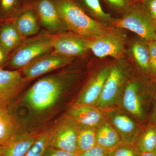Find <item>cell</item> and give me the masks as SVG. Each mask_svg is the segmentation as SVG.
Instances as JSON below:
<instances>
[{
  "label": "cell",
  "mask_w": 156,
  "mask_h": 156,
  "mask_svg": "<svg viewBox=\"0 0 156 156\" xmlns=\"http://www.w3.org/2000/svg\"><path fill=\"white\" fill-rule=\"evenodd\" d=\"M89 39L69 31L55 35L53 50L63 56L77 58L89 51Z\"/></svg>",
  "instance_id": "obj_12"
},
{
  "label": "cell",
  "mask_w": 156,
  "mask_h": 156,
  "mask_svg": "<svg viewBox=\"0 0 156 156\" xmlns=\"http://www.w3.org/2000/svg\"><path fill=\"white\" fill-rule=\"evenodd\" d=\"M0 156H2V154H0Z\"/></svg>",
  "instance_id": "obj_40"
},
{
  "label": "cell",
  "mask_w": 156,
  "mask_h": 156,
  "mask_svg": "<svg viewBox=\"0 0 156 156\" xmlns=\"http://www.w3.org/2000/svg\"><path fill=\"white\" fill-rule=\"evenodd\" d=\"M104 114L119 135L121 144L134 146L143 124L125 111L117 108L107 110Z\"/></svg>",
  "instance_id": "obj_8"
},
{
  "label": "cell",
  "mask_w": 156,
  "mask_h": 156,
  "mask_svg": "<svg viewBox=\"0 0 156 156\" xmlns=\"http://www.w3.org/2000/svg\"><path fill=\"white\" fill-rule=\"evenodd\" d=\"M105 1L114 11L124 13L132 4L129 0H105Z\"/></svg>",
  "instance_id": "obj_29"
},
{
  "label": "cell",
  "mask_w": 156,
  "mask_h": 156,
  "mask_svg": "<svg viewBox=\"0 0 156 156\" xmlns=\"http://www.w3.org/2000/svg\"><path fill=\"white\" fill-rule=\"evenodd\" d=\"M10 54L0 45V68L2 67L4 65L9 61Z\"/></svg>",
  "instance_id": "obj_34"
},
{
  "label": "cell",
  "mask_w": 156,
  "mask_h": 156,
  "mask_svg": "<svg viewBox=\"0 0 156 156\" xmlns=\"http://www.w3.org/2000/svg\"><path fill=\"white\" fill-rule=\"evenodd\" d=\"M24 8L23 0H0V23L14 20Z\"/></svg>",
  "instance_id": "obj_24"
},
{
  "label": "cell",
  "mask_w": 156,
  "mask_h": 156,
  "mask_svg": "<svg viewBox=\"0 0 156 156\" xmlns=\"http://www.w3.org/2000/svg\"><path fill=\"white\" fill-rule=\"evenodd\" d=\"M154 152L155 153V154L156 155V144L155 145V147L154 149Z\"/></svg>",
  "instance_id": "obj_37"
},
{
  "label": "cell",
  "mask_w": 156,
  "mask_h": 156,
  "mask_svg": "<svg viewBox=\"0 0 156 156\" xmlns=\"http://www.w3.org/2000/svg\"><path fill=\"white\" fill-rule=\"evenodd\" d=\"M14 22L20 33L25 38L35 35L41 31L38 16L31 7H25Z\"/></svg>",
  "instance_id": "obj_17"
},
{
  "label": "cell",
  "mask_w": 156,
  "mask_h": 156,
  "mask_svg": "<svg viewBox=\"0 0 156 156\" xmlns=\"http://www.w3.org/2000/svg\"><path fill=\"white\" fill-rule=\"evenodd\" d=\"M79 154L48 147L42 156H79Z\"/></svg>",
  "instance_id": "obj_31"
},
{
  "label": "cell",
  "mask_w": 156,
  "mask_h": 156,
  "mask_svg": "<svg viewBox=\"0 0 156 156\" xmlns=\"http://www.w3.org/2000/svg\"><path fill=\"white\" fill-rule=\"evenodd\" d=\"M96 128L80 126L77 136L79 154L86 151L96 144Z\"/></svg>",
  "instance_id": "obj_25"
},
{
  "label": "cell",
  "mask_w": 156,
  "mask_h": 156,
  "mask_svg": "<svg viewBox=\"0 0 156 156\" xmlns=\"http://www.w3.org/2000/svg\"><path fill=\"white\" fill-rule=\"evenodd\" d=\"M69 32L89 39L105 35L116 27L95 20L83 11L76 0H53Z\"/></svg>",
  "instance_id": "obj_3"
},
{
  "label": "cell",
  "mask_w": 156,
  "mask_h": 156,
  "mask_svg": "<svg viewBox=\"0 0 156 156\" xmlns=\"http://www.w3.org/2000/svg\"><path fill=\"white\" fill-rule=\"evenodd\" d=\"M49 133L41 134L24 156H42L48 147Z\"/></svg>",
  "instance_id": "obj_26"
},
{
  "label": "cell",
  "mask_w": 156,
  "mask_h": 156,
  "mask_svg": "<svg viewBox=\"0 0 156 156\" xmlns=\"http://www.w3.org/2000/svg\"><path fill=\"white\" fill-rule=\"evenodd\" d=\"M140 154L133 146L121 144L111 151L110 156H140Z\"/></svg>",
  "instance_id": "obj_27"
},
{
  "label": "cell",
  "mask_w": 156,
  "mask_h": 156,
  "mask_svg": "<svg viewBox=\"0 0 156 156\" xmlns=\"http://www.w3.org/2000/svg\"><path fill=\"white\" fill-rule=\"evenodd\" d=\"M126 39L125 35L116 28L105 35L89 39V50L99 58L110 56L121 59L125 52Z\"/></svg>",
  "instance_id": "obj_10"
},
{
  "label": "cell",
  "mask_w": 156,
  "mask_h": 156,
  "mask_svg": "<svg viewBox=\"0 0 156 156\" xmlns=\"http://www.w3.org/2000/svg\"><path fill=\"white\" fill-rule=\"evenodd\" d=\"M148 122L156 127V95L152 105L148 118Z\"/></svg>",
  "instance_id": "obj_33"
},
{
  "label": "cell",
  "mask_w": 156,
  "mask_h": 156,
  "mask_svg": "<svg viewBox=\"0 0 156 156\" xmlns=\"http://www.w3.org/2000/svg\"><path fill=\"white\" fill-rule=\"evenodd\" d=\"M111 151L96 144L89 150L82 153L79 156H110Z\"/></svg>",
  "instance_id": "obj_30"
},
{
  "label": "cell",
  "mask_w": 156,
  "mask_h": 156,
  "mask_svg": "<svg viewBox=\"0 0 156 156\" xmlns=\"http://www.w3.org/2000/svg\"><path fill=\"white\" fill-rule=\"evenodd\" d=\"M153 79L144 75L132 77L126 85L121 104L127 112L140 123L145 124L156 95Z\"/></svg>",
  "instance_id": "obj_2"
},
{
  "label": "cell",
  "mask_w": 156,
  "mask_h": 156,
  "mask_svg": "<svg viewBox=\"0 0 156 156\" xmlns=\"http://www.w3.org/2000/svg\"><path fill=\"white\" fill-rule=\"evenodd\" d=\"M69 116L81 126L96 128L106 119L104 112L95 106L75 104Z\"/></svg>",
  "instance_id": "obj_15"
},
{
  "label": "cell",
  "mask_w": 156,
  "mask_h": 156,
  "mask_svg": "<svg viewBox=\"0 0 156 156\" xmlns=\"http://www.w3.org/2000/svg\"><path fill=\"white\" fill-rule=\"evenodd\" d=\"M16 122L7 105L0 104V147L9 143L17 134Z\"/></svg>",
  "instance_id": "obj_20"
},
{
  "label": "cell",
  "mask_w": 156,
  "mask_h": 156,
  "mask_svg": "<svg viewBox=\"0 0 156 156\" xmlns=\"http://www.w3.org/2000/svg\"><path fill=\"white\" fill-rule=\"evenodd\" d=\"M76 58L63 56L52 50L35 58L21 69V72L23 77L29 81L65 67Z\"/></svg>",
  "instance_id": "obj_7"
},
{
  "label": "cell",
  "mask_w": 156,
  "mask_h": 156,
  "mask_svg": "<svg viewBox=\"0 0 156 156\" xmlns=\"http://www.w3.org/2000/svg\"><path fill=\"white\" fill-rule=\"evenodd\" d=\"M156 144V126L149 123L143 125L134 147L140 153L153 151Z\"/></svg>",
  "instance_id": "obj_23"
},
{
  "label": "cell",
  "mask_w": 156,
  "mask_h": 156,
  "mask_svg": "<svg viewBox=\"0 0 156 156\" xmlns=\"http://www.w3.org/2000/svg\"><path fill=\"white\" fill-rule=\"evenodd\" d=\"M73 63L35 83L24 95L29 106L38 112L53 106L80 76L81 69L72 66Z\"/></svg>",
  "instance_id": "obj_1"
},
{
  "label": "cell",
  "mask_w": 156,
  "mask_h": 156,
  "mask_svg": "<svg viewBox=\"0 0 156 156\" xmlns=\"http://www.w3.org/2000/svg\"><path fill=\"white\" fill-rule=\"evenodd\" d=\"M27 7L35 10L41 27L49 33L55 35L69 31L53 0H34Z\"/></svg>",
  "instance_id": "obj_11"
},
{
  "label": "cell",
  "mask_w": 156,
  "mask_h": 156,
  "mask_svg": "<svg viewBox=\"0 0 156 156\" xmlns=\"http://www.w3.org/2000/svg\"><path fill=\"white\" fill-rule=\"evenodd\" d=\"M96 144L110 151L121 144L119 135L106 119L96 128Z\"/></svg>",
  "instance_id": "obj_21"
},
{
  "label": "cell",
  "mask_w": 156,
  "mask_h": 156,
  "mask_svg": "<svg viewBox=\"0 0 156 156\" xmlns=\"http://www.w3.org/2000/svg\"><path fill=\"white\" fill-rule=\"evenodd\" d=\"M80 126L69 116L62 118L49 133L48 147L79 154L77 141Z\"/></svg>",
  "instance_id": "obj_9"
},
{
  "label": "cell",
  "mask_w": 156,
  "mask_h": 156,
  "mask_svg": "<svg viewBox=\"0 0 156 156\" xmlns=\"http://www.w3.org/2000/svg\"><path fill=\"white\" fill-rule=\"evenodd\" d=\"M111 26L131 31L146 41H156L155 20L138 0L132 3L122 17L116 18Z\"/></svg>",
  "instance_id": "obj_5"
},
{
  "label": "cell",
  "mask_w": 156,
  "mask_h": 156,
  "mask_svg": "<svg viewBox=\"0 0 156 156\" xmlns=\"http://www.w3.org/2000/svg\"><path fill=\"white\" fill-rule=\"evenodd\" d=\"M21 69L8 70L0 68V104H8L28 82Z\"/></svg>",
  "instance_id": "obj_13"
},
{
  "label": "cell",
  "mask_w": 156,
  "mask_h": 156,
  "mask_svg": "<svg viewBox=\"0 0 156 156\" xmlns=\"http://www.w3.org/2000/svg\"><path fill=\"white\" fill-rule=\"evenodd\" d=\"M76 1L88 15L99 22L111 25L116 19L112 17L110 14L104 11L99 0H76Z\"/></svg>",
  "instance_id": "obj_22"
},
{
  "label": "cell",
  "mask_w": 156,
  "mask_h": 156,
  "mask_svg": "<svg viewBox=\"0 0 156 156\" xmlns=\"http://www.w3.org/2000/svg\"><path fill=\"white\" fill-rule=\"evenodd\" d=\"M1 148H2V147H0V151H1Z\"/></svg>",
  "instance_id": "obj_39"
},
{
  "label": "cell",
  "mask_w": 156,
  "mask_h": 156,
  "mask_svg": "<svg viewBox=\"0 0 156 156\" xmlns=\"http://www.w3.org/2000/svg\"><path fill=\"white\" fill-rule=\"evenodd\" d=\"M0 24V45L10 55L25 38L20 33L14 20Z\"/></svg>",
  "instance_id": "obj_18"
},
{
  "label": "cell",
  "mask_w": 156,
  "mask_h": 156,
  "mask_svg": "<svg viewBox=\"0 0 156 156\" xmlns=\"http://www.w3.org/2000/svg\"><path fill=\"white\" fill-rule=\"evenodd\" d=\"M54 36L44 29L35 35L25 38L10 54L7 63L9 67L22 69L35 58L53 50Z\"/></svg>",
  "instance_id": "obj_6"
},
{
  "label": "cell",
  "mask_w": 156,
  "mask_h": 156,
  "mask_svg": "<svg viewBox=\"0 0 156 156\" xmlns=\"http://www.w3.org/2000/svg\"><path fill=\"white\" fill-rule=\"evenodd\" d=\"M34 0H23L25 8V7H27V6H28L29 5H30L31 3Z\"/></svg>",
  "instance_id": "obj_36"
},
{
  "label": "cell",
  "mask_w": 156,
  "mask_h": 156,
  "mask_svg": "<svg viewBox=\"0 0 156 156\" xmlns=\"http://www.w3.org/2000/svg\"><path fill=\"white\" fill-rule=\"evenodd\" d=\"M149 11L156 21V0H138Z\"/></svg>",
  "instance_id": "obj_32"
},
{
  "label": "cell",
  "mask_w": 156,
  "mask_h": 156,
  "mask_svg": "<svg viewBox=\"0 0 156 156\" xmlns=\"http://www.w3.org/2000/svg\"><path fill=\"white\" fill-rule=\"evenodd\" d=\"M130 51L142 74L152 78L150 76V55L147 42L140 38L134 40L130 47Z\"/></svg>",
  "instance_id": "obj_19"
},
{
  "label": "cell",
  "mask_w": 156,
  "mask_h": 156,
  "mask_svg": "<svg viewBox=\"0 0 156 156\" xmlns=\"http://www.w3.org/2000/svg\"><path fill=\"white\" fill-rule=\"evenodd\" d=\"M155 83H156V79H155Z\"/></svg>",
  "instance_id": "obj_38"
},
{
  "label": "cell",
  "mask_w": 156,
  "mask_h": 156,
  "mask_svg": "<svg viewBox=\"0 0 156 156\" xmlns=\"http://www.w3.org/2000/svg\"><path fill=\"white\" fill-rule=\"evenodd\" d=\"M150 61V76L153 79H156V41L148 42Z\"/></svg>",
  "instance_id": "obj_28"
},
{
  "label": "cell",
  "mask_w": 156,
  "mask_h": 156,
  "mask_svg": "<svg viewBox=\"0 0 156 156\" xmlns=\"http://www.w3.org/2000/svg\"><path fill=\"white\" fill-rule=\"evenodd\" d=\"M122 58L110 66L109 74L95 106L103 112L116 108L121 104L126 85L131 77L130 66Z\"/></svg>",
  "instance_id": "obj_4"
},
{
  "label": "cell",
  "mask_w": 156,
  "mask_h": 156,
  "mask_svg": "<svg viewBox=\"0 0 156 156\" xmlns=\"http://www.w3.org/2000/svg\"><path fill=\"white\" fill-rule=\"evenodd\" d=\"M110 69V66H104L96 71L78 96L75 104L95 106L100 98Z\"/></svg>",
  "instance_id": "obj_14"
},
{
  "label": "cell",
  "mask_w": 156,
  "mask_h": 156,
  "mask_svg": "<svg viewBox=\"0 0 156 156\" xmlns=\"http://www.w3.org/2000/svg\"><path fill=\"white\" fill-rule=\"evenodd\" d=\"M41 134L17 133L9 143L2 147L0 154L2 156H24Z\"/></svg>",
  "instance_id": "obj_16"
},
{
  "label": "cell",
  "mask_w": 156,
  "mask_h": 156,
  "mask_svg": "<svg viewBox=\"0 0 156 156\" xmlns=\"http://www.w3.org/2000/svg\"><path fill=\"white\" fill-rule=\"evenodd\" d=\"M140 156H156V155L153 151L140 153Z\"/></svg>",
  "instance_id": "obj_35"
}]
</instances>
